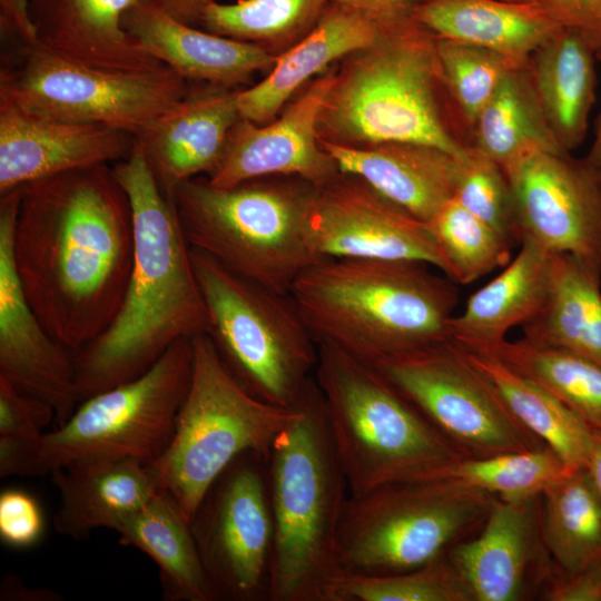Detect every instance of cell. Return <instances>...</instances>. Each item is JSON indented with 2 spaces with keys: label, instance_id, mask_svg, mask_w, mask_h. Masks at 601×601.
Returning a JSON list of instances; mask_svg holds the SVG:
<instances>
[{
  "label": "cell",
  "instance_id": "1",
  "mask_svg": "<svg viewBox=\"0 0 601 601\" xmlns=\"http://www.w3.org/2000/svg\"><path fill=\"white\" fill-rule=\"evenodd\" d=\"M12 249L46 328L73 353L96 339L118 312L134 256L131 207L111 165L21 187Z\"/></svg>",
  "mask_w": 601,
  "mask_h": 601
},
{
  "label": "cell",
  "instance_id": "2",
  "mask_svg": "<svg viewBox=\"0 0 601 601\" xmlns=\"http://www.w3.org/2000/svg\"><path fill=\"white\" fill-rule=\"evenodd\" d=\"M111 167L131 207L132 265L112 322L75 353L80 402L137 377L177 341L207 328L191 247L137 137Z\"/></svg>",
  "mask_w": 601,
  "mask_h": 601
},
{
  "label": "cell",
  "instance_id": "3",
  "mask_svg": "<svg viewBox=\"0 0 601 601\" xmlns=\"http://www.w3.org/2000/svg\"><path fill=\"white\" fill-rule=\"evenodd\" d=\"M431 265L412 260L323 258L290 296L317 344L367 364L450 341L457 289Z\"/></svg>",
  "mask_w": 601,
  "mask_h": 601
},
{
  "label": "cell",
  "instance_id": "4",
  "mask_svg": "<svg viewBox=\"0 0 601 601\" xmlns=\"http://www.w3.org/2000/svg\"><path fill=\"white\" fill-rule=\"evenodd\" d=\"M267 459L274 524L269 601H322L337 574L339 524L349 496L314 376Z\"/></svg>",
  "mask_w": 601,
  "mask_h": 601
},
{
  "label": "cell",
  "instance_id": "5",
  "mask_svg": "<svg viewBox=\"0 0 601 601\" xmlns=\"http://www.w3.org/2000/svg\"><path fill=\"white\" fill-rule=\"evenodd\" d=\"M436 37L416 19L381 31L346 57L318 118L321 139L367 146L413 142L459 158L470 145L444 111Z\"/></svg>",
  "mask_w": 601,
  "mask_h": 601
},
{
  "label": "cell",
  "instance_id": "6",
  "mask_svg": "<svg viewBox=\"0 0 601 601\" xmlns=\"http://www.w3.org/2000/svg\"><path fill=\"white\" fill-rule=\"evenodd\" d=\"M317 187L290 176L218 187L198 176L179 184L170 198L191 248L244 278L289 295L297 277L323 259L307 228Z\"/></svg>",
  "mask_w": 601,
  "mask_h": 601
},
{
  "label": "cell",
  "instance_id": "7",
  "mask_svg": "<svg viewBox=\"0 0 601 601\" xmlns=\"http://www.w3.org/2000/svg\"><path fill=\"white\" fill-rule=\"evenodd\" d=\"M314 380L351 495L435 479L464 457L371 364L318 344Z\"/></svg>",
  "mask_w": 601,
  "mask_h": 601
},
{
  "label": "cell",
  "instance_id": "8",
  "mask_svg": "<svg viewBox=\"0 0 601 601\" xmlns=\"http://www.w3.org/2000/svg\"><path fill=\"white\" fill-rule=\"evenodd\" d=\"M206 334L234 378L256 398L293 407L314 376L318 344L289 295L244 278L191 248Z\"/></svg>",
  "mask_w": 601,
  "mask_h": 601
},
{
  "label": "cell",
  "instance_id": "9",
  "mask_svg": "<svg viewBox=\"0 0 601 601\" xmlns=\"http://www.w3.org/2000/svg\"><path fill=\"white\" fill-rule=\"evenodd\" d=\"M194 362L173 437L151 464L159 492L190 522L216 477L239 455L268 459L296 406L280 407L248 393L223 364L206 333L193 337Z\"/></svg>",
  "mask_w": 601,
  "mask_h": 601
},
{
  "label": "cell",
  "instance_id": "10",
  "mask_svg": "<svg viewBox=\"0 0 601 601\" xmlns=\"http://www.w3.org/2000/svg\"><path fill=\"white\" fill-rule=\"evenodd\" d=\"M494 499L447 479L349 494L337 535V573L386 575L423 566L474 534Z\"/></svg>",
  "mask_w": 601,
  "mask_h": 601
},
{
  "label": "cell",
  "instance_id": "11",
  "mask_svg": "<svg viewBox=\"0 0 601 601\" xmlns=\"http://www.w3.org/2000/svg\"><path fill=\"white\" fill-rule=\"evenodd\" d=\"M194 337V336H193ZM193 337L173 344L146 372L82 400L33 446V474L82 461L155 462L167 449L188 392Z\"/></svg>",
  "mask_w": 601,
  "mask_h": 601
},
{
  "label": "cell",
  "instance_id": "12",
  "mask_svg": "<svg viewBox=\"0 0 601 601\" xmlns=\"http://www.w3.org/2000/svg\"><path fill=\"white\" fill-rule=\"evenodd\" d=\"M2 42L0 101L47 118L104 124L137 136L190 87L167 66L107 70L65 58L37 41Z\"/></svg>",
  "mask_w": 601,
  "mask_h": 601
},
{
  "label": "cell",
  "instance_id": "13",
  "mask_svg": "<svg viewBox=\"0 0 601 601\" xmlns=\"http://www.w3.org/2000/svg\"><path fill=\"white\" fill-rule=\"evenodd\" d=\"M371 365L464 457L545 445L511 416L452 341Z\"/></svg>",
  "mask_w": 601,
  "mask_h": 601
},
{
  "label": "cell",
  "instance_id": "14",
  "mask_svg": "<svg viewBox=\"0 0 601 601\" xmlns=\"http://www.w3.org/2000/svg\"><path fill=\"white\" fill-rule=\"evenodd\" d=\"M189 523L217 600H268L274 524L266 457L255 452L236 457Z\"/></svg>",
  "mask_w": 601,
  "mask_h": 601
},
{
  "label": "cell",
  "instance_id": "15",
  "mask_svg": "<svg viewBox=\"0 0 601 601\" xmlns=\"http://www.w3.org/2000/svg\"><path fill=\"white\" fill-rule=\"evenodd\" d=\"M518 240L569 255L601 276V180L583 158L533 150L504 169Z\"/></svg>",
  "mask_w": 601,
  "mask_h": 601
},
{
  "label": "cell",
  "instance_id": "16",
  "mask_svg": "<svg viewBox=\"0 0 601 601\" xmlns=\"http://www.w3.org/2000/svg\"><path fill=\"white\" fill-rule=\"evenodd\" d=\"M307 228L322 258L412 260L444 273L427 224L354 175L339 173L317 187Z\"/></svg>",
  "mask_w": 601,
  "mask_h": 601
},
{
  "label": "cell",
  "instance_id": "17",
  "mask_svg": "<svg viewBox=\"0 0 601 601\" xmlns=\"http://www.w3.org/2000/svg\"><path fill=\"white\" fill-rule=\"evenodd\" d=\"M20 188L0 196V376L50 404L57 426L80 403L75 353L32 309L13 259L12 237Z\"/></svg>",
  "mask_w": 601,
  "mask_h": 601
},
{
  "label": "cell",
  "instance_id": "18",
  "mask_svg": "<svg viewBox=\"0 0 601 601\" xmlns=\"http://www.w3.org/2000/svg\"><path fill=\"white\" fill-rule=\"evenodd\" d=\"M541 516V495L495 497L481 528L446 551L471 601H520L542 592L554 563Z\"/></svg>",
  "mask_w": 601,
  "mask_h": 601
},
{
  "label": "cell",
  "instance_id": "19",
  "mask_svg": "<svg viewBox=\"0 0 601 601\" xmlns=\"http://www.w3.org/2000/svg\"><path fill=\"white\" fill-rule=\"evenodd\" d=\"M335 79V69L315 78L278 119L256 125L239 118L207 177L209 183L231 187L262 177L290 176L322 186L336 177L339 171L318 136L319 112Z\"/></svg>",
  "mask_w": 601,
  "mask_h": 601
},
{
  "label": "cell",
  "instance_id": "20",
  "mask_svg": "<svg viewBox=\"0 0 601 601\" xmlns=\"http://www.w3.org/2000/svg\"><path fill=\"white\" fill-rule=\"evenodd\" d=\"M136 136L104 124L27 112L0 101V196L62 173L126 159Z\"/></svg>",
  "mask_w": 601,
  "mask_h": 601
},
{
  "label": "cell",
  "instance_id": "21",
  "mask_svg": "<svg viewBox=\"0 0 601 601\" xmlns=\"http://www.w3.org/2000/svg\"><path fill=\"white\" fill-rule=\"evenodd\" d=\"M237 92L208 83L201 88L190 86L185 97L136 136L168 197L179 184L208 177L217 167L240 118Z\"/></svg>",
  "mask_w": 601,
  "mask_h": 601
},
{
  "label": "cell",
  "instance_id": "22",
  "mask_svg": "<svg viewBox=\"0 0 601 601\" xmlns=\"http://www.w3.org/2000/svg\"><path fill=\"white\" fill-rule=\"evenodd\" d=\"M121 24L152 58L188 82L234 88L255 72L269 71L276 59L259 45L179 22L152 0H138Z\"/></svg>",
  "mask_w": 601,
  "mask_h": 601
},
{
  "label": "cell",
  "instance_id": "23",
  "mask_svg": "<svg viewBox=\"0 0 601 601\" xmlns=\"http://www.w3.org/2000/svg\"><path fill=\"white\" fill-rule=\"evenodd\" d=\"M342 174L354 175L385 198L427 223L453 197L461 158L413 142L349 146L319 138Z\"/></svg>",
  "mask_w": 601,
  "mask_h": 601
},
{
  "label": "cell",
  "instance_id": "24",
  "mask_svg": "<svg viewBox=\"0 0 601 601\" xmlns=\"http://www.w3.org/2000/svg\"><path fill=\"white\" fill-rule=\"evenodd\" d=\"M138 0H27L37 42L82 65L116 71L165 66L122 28Z\"/></svg>",
  "mask_w": 601,
  "mask_h": 601
},
{
  "label": "cell",
  "instance_id": "25",
  "mask_svg": "<svg viewBox=\"0 0 601 601\" xmlns=\"http://www.w3.org/2000/svg\"><path fill=\"white\" fill-rule=\"evenodd\" d=\"M381 29L345 4L329 1L316 24L276 56L267 76L237 92L240 118L256 125L273 120L286 101L313 76L332 62L372 45Z\"/></svg>",
  "mask_w": 601,
  "mask_h": 601
},
{
  "label": "cell",
  "instance_id": "26",
  "mask_svg": "<svg viewBox=\"0 0 601 601\" xmlns=\"http://www.w3.org/2000/svg\"><path fill=\"white\" fill-rule=\"evenodd\" d=\"M50 475L59 493L53 528L72 539L116 531L159 492L151 466L134 460L76 462Z\"/></svg>",
  "mask_w": 601,
  "mask_h": 601
},
{
  "label": "cell",
  "instance_id": "27",
  "mask_svg": "<svg viewBox=\"0 0 601 601\" xmlns=\"http://www.w3.org/2000/svg\"><path fill=\"white\" fill-rule=\"evenodd\" d=\"M520 243V252L504 270L451 317L450 341L466 349L493 352L512 327L523 326L542 309L551 289L553 254L532 240Z\"/></svg>",
  "mask_w": 601,
  "mask_h": 601
},
{
  "label": "cell",
  "instance_id": "28",
  "mask_svg": "<svg viewBox=\"0 0 601 601\" xmlns=\"http://www.w3.org/2000/svg\"><path fill=\"white\" fill-rule=\"evenodd\" d=\"M413 12L436 38L482 47L523 65L563 27L542 3L422 0Z\"/></svg>",
  "mask_w": 601,
  "mask_h": 601
},
{
  "label": "cell",
  "instance_id": "29",
  "mask_svg": "<svg viewBox=\"0 0 601 601\" xmlns=\"http://www.w3.org/2000/svg\"><path fill=\"white\" fill-rule=\"evenodd\" d=\"M595 61L590 39L577 29L562 27L528 62L549 126L568 152L585 139L595 100Z\"/></svg>",
  "mask_w": 601,
  "mask_h": 601
},
{
  "label": "cell",
  "instance_id": "30",
  "mask_svg": "<svg viewBox=\"0 0 601 601\" xmlns=\"http://www.w3.org/2000/svg\"><path fill=\"white\" fill-rule=\"evenodd\" d=\"M116 532L122 545L148 555L159 569L166 601H217L205 572L189 521L158 492Z\"/></svg>",
  "mask_w": 601,
  "mask_h": 601
},
{
  "label": "cell",
  "instance_id": "31",
  "mask_svg": "<svg viewBox=\"0 0 601 601\" xmlns=\"http://www.w3.org/2000/svg\"><path fill=\"white\" fill-rule=\"evenodd\" d=\"M457 347L518 423L553 450L566 466H585L592 433L585 422L493 353Z\"/></svg>",
  "mask_w": 601,
  "mask_h": 601
},
{
  "label": "cell",
  "instance_id": "32",
  "mask_svg": "<svg viewBox=\"0 0 601 601\" xmlns=\"http://www.w3.org/2000/svg\"><path fill=\"white\" fill-rule=\"evenodd\" d=\"M601 276L569 255L552 257L549 297L523 325L526 341L571 352L601 366Z\"/></svg>",
  "mask_w": 601,
  "mask_h": 601
},
{
  "label": "cell",
  "instance_id": "33",
  "mask_svg": "<svg viewBox=\"0 0 601 601\" xmlns=\"http://www.w3.org/2000/svg\"><path fill=\"white\" fill-rule=\"evenodd\" d=\"M470 144L502 169L529 151H565L549 126L528 63L504 76L477 115Z\"/></svg>",
  "mask_w": 601,
  "mask_h": 601
},
{
  "label": "cell",
  "instance_id": "34",
  "mask_svg": "<svg viewBox=\"0 0 601 601\" xmlns=\"http://www.w3.org/2000/svg\"><path fill=\"white\" fill-rule=\"evenodd\" d=\"M541 504L542 536L556 569L574 573L601 560V494L585 466L548 485Z\"/></svg>",
  "mask_w": 601,
  "mask_h": 601
},
{
  "label": "cell",
  "instance_id": "35",
  "mask_svg": "<svg viewBox=\"0 0 601 601\" xmlns=\"http://www.w3.org/2000/svg\"><path fill=\"white\" fill-rule=\"evenodd\" d=\"M574 412L601 430V366L571 352L535 345L525 338L503 341L493 352Z\"/></svg>",
  "mask_w": 601,
  "mask_h": 601
},
{
  "label": "cell",
  "instance_id": "36",
  "mask_svg": "<svg viewBox=\"0 0 601 601\" xmlns=\"http://www.w3.org/2000/svg\"><path fill=\"white\" fill-rule=\"evenodd\" d=\"M331 0L213 1L200 24L211 33L268 48L290 47L318 21Z\"/></svg>",
  "mask_w": 601,
  "mask_h": 601
},
{
  "label": "cell",
  "instance_id": "37",
  "mask_svg": "<svg viewBox=\"0 0 601 601\" xmlns=\"http://www.w3.org/2000/svg\"><path fill=\"white\" fill-rule=\"evenodd\" d=\"M569 469L553 450L543 445L529 451L461 457L435 479L452 480L501 500L518 501L541 495Z\"/></svg>",
  "mask_w": 601,
  "mask_h": 601
},
{
  "label": "cell",
  "instance_id": "38",
  "mask_svg": "<svg viewBox=\"0 0 601 601\" xmlns=\"http://www.w3.org/2000/svg\"><path fill=\"white\" fill-rule=\"evenodd\" d=\"M444 262V275L470 284L510 262L511 244L453 197L426 223Z\"/></svg>",
  "mask_w": 601,
  "mask_h": 601
},
{
  "label": "cell",
  "instance_id": "39",
  "mask_svg": "<svg viewBox=\"0 0 601 601\" xmlns=\"http://www.w3.org/2000/svg\"><path fill=\"white\" fill-rule=\"evenodd\" d=\"M436 55L446 98L470 140L477 115L504 76L526 63L482 47L441 38H436Z\"/></svg>",
  "mask_w": 601,
  "mask_h": 601
},
{
  "label": "cell",
  "instance_id": "40",
  "mask_svg": "<svg viewBox=\"0 0 601 601\" xmlns=\"http://www.w3.org/2000/svg\"><path fill=\"white\" fill-rule=\"evenodd\" d=\"M322 601H471L452 564L443 554L414 570L363 575L337 573Z\"/></svg>",
  "mask_w": 601,
  "mask_h": 601
},
{
  "label": "cell",
  "instance_id": "41",
  "mask_svg": "<svg viewBox=\"0 0 601 601\" xmlns=\"http://www.w3.org/2000/svg\"><path fill=\"white\" fill-rule=\"evenodd\" d=\"M453 198L509 244L518 240L509 179L496 162L472 146L460 160Z\"/></svg>",
  "mask_w": 601,
  "mask_h": 601
},
{
  "label": "cell",
  "instance_id": "42",
  "mask_svg": "<svg viewBox=\"0 0 601 601\" xmlns=\"http://www.w3.org/2000/svg\"><path fill=\"white\" fill-rule=\"evenodd\" d=\"M53 418L50 404L20 392L0 376V435L37 440Z\"/></svg>",
  "mask_w": 601,
  "mask_h": 601
},
{
  "label": "cell",
  "instance_id": "43",
  "mask_svg": "<svg viewBox=\"0 0 601 601\" xmlns=\"http://www.w3.org/2000/svg\"><path fill=\"white\" fill-rule=\"evenodd\" d=\"M45 528L37 500L23 490L8 489L0 494V539L16 549L36 544Z\"/></svg>",
  "mask_w": 601,
  "mask_h": 601
},
{
  "label": "cell",
  "instance_id": "44",
  "mask_svg": "<svg viewBox=\"0 0 601 601\" xmlns=\"http://www.w3.org/2000/svg\"><path fill=\"white\" fill-rule=\"evenodd\" d=\"M541 595L549 601H601V560L574 573L554 565Z\"/></svg>",
  "mask_w": 601,
  "mask_h": 601
},
{
  "label": "cell",
  "instance_id": "45",
  "mask_svg": "<svg viewBox=\"0 0 601 601\" xmlns=\"http://www.w3.org/2000/svg\"><path fill=\"white\" fill-rule=\"evenodd\" d=\"M559 23L585 35L595 50L601 43V0H548Z\"/></svg>",
  "mask_w": 601,
  "mask_h": 601
},
{
  "label": "cell",
  "instance_id": "46",
  "mask_svg": "<svg viewBox=\"0 0 601 601\" xmlns=\"http://www.w3.org/2000/svg\"><path fill=\"white\" fill-rule=\"evenodd\" d=\"M351 7L370 20L381 31L403 26L414 20V0H331Z\"/></svg>",
  "mask_w": 601,
  "mask_h": 601
},
{
  "label": "cell",
  "instance_id": "47",
  "mask_svg": "<svg viewBox=\"0 0 601 601\" xmlns=\"http://www.w3.org/2000/svg\"><path fill=\"white\" fill-rule=\"evenodd\" d=\"M37 440L0 435V476L2 479L33 476L32 453Z\"/></svg>",
  "mask_w": 601,
  "mask_h": 601
},
{
  "label": "cell",
  "instance_id": "48",
  "mask_svg": "<svg viewBox=\"0 0 601 601\" xmlns=\"http://www.w3.org/2000/svg\"><path fill=\"white\" fill-rule=\"evenodd\" d=\"M0 31L1 37L37 40L28 17L27 0H0Z\"/></svg>",
  "mask_w": 601,
  "mask_h": 601
},
{
  "label": "cell",
  "instance_id": "49",
  "mask_svg": "<svg viewBox=\"0 0 601 601\" xmlns=\"http://www.w3.org/2000/svg\"><path fill=\"white\" fill-rule=\"evenodd\" d=\"M179 22L195 27L201 22L206 8L215 0H152Z\"/></svg>",
  "mask_w": 601,
  "mask_h": 601
},
{
  "label": "cell",
  "instance_id": "50",
  "mask_svg": "<svg viewBox=\"0 0 601 601\" xmlns=\"http://www.w3.org/2000/svg\"><path fill=\"white\" fill-rule=\"evenodd\" d=\"M585 467L590 472L601 494V430L592 428Z\"/></svg>",
  "mask_w": 601,
  "mask_h": 601
},
{
  "label": "cell",
  "instance_id": "51",
  "mask_svg": "<svg viewBox=\"0 0 601 601\" xmlns=\"http://www.w3.org/2000/svg\"><path fill=\"white\" fill-rule=\"evenodd\" d=\"M597 61L601 63V43L595 50ZM591 170L601 180V109L594 128V137L590 150L583 158Z\"/></svg>",
  "mask_w": 601,
  "mask_h": 601
},
{
  "label": "cell",
  "instance_id": "52",
  "mask_svg": "<svg viewBox=\"0 0 601 601\" xmlns=\"http://www.w3.org/2000/svg\"><path fill=\"white\" fill-rule=\"evenodd\" d=\"M415 3L422 0H414ZM505 1H512V2H523V3H542L546 4L548 0H505Z\"/></svg>",
  "mask_w": 601,
  "mask_h": 601
}]
</instances>
